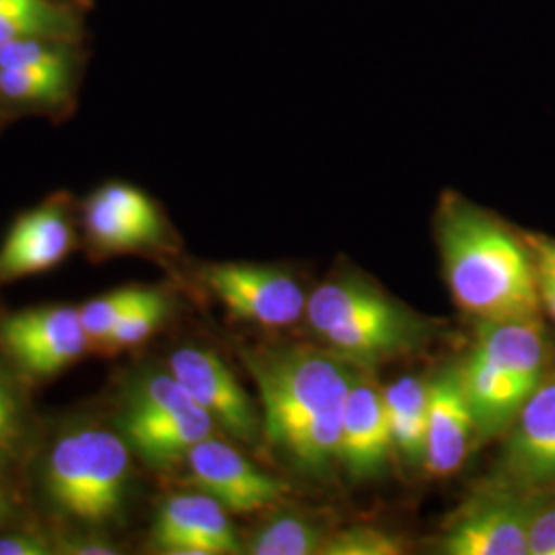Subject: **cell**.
Instances as JSON below:
<instances>
[{"instance_id": "obj_25", "label": "cell", "mask_w": 555, "mask_h": 555, "mask_svg": "<svg viewBox=\"0 0 555 555\" xmlns=\"http://www.w3.org/2000/svg\"><path fill=\"white\" fill-rule=\"evenodd\" d=\"M533 256L539 298L555 319V241L533 238Z\"/></svg>"}, {"instance_id": "obj_31", "label": "cell", "mask_w": 555, "mask_h": 555, "mask_svg": "<svg viewBox=\"0 0 555 555\" xmlns=\"http://www.w3.org/2000/svg\"><path fill=\"white\" fill-rule=\"evenodd\" d=\"M11 518H13V506H11L9 494L4 492V488H2V483H0V527H2L4 522H9Z\"/></svg>"}, {"instance_id": "obj_23", "label": "cell", "mask_w": 555, "mask_h": 555, "mask_svg": "<svg viewBox=\"0 0 555 555\" xmlns=\"http://www.w3.org/2000/svg\"><path fill=\"white\" fill-rule=\"evenodd\" d=\"M403 554V541L380 527L358 525L327 537L321 555H399Z\"/></svg>"}, {"instance_id": "obj_6", "label": "cell", "mask_w": 555, "mask_h": 555, "mask_svg": "<svg viewBox=\"0 0 555 555\" xmlns=\"http://www.w3.org/2000/svg\"><path fill=\"white\" fill-rule=\"evenodd\" d=\"M204 284L231 315L261 327H286L305 318L307 297L286 272L254 263L206 266Z\"/></svg>"}, {"instance_id": "obj_26", "label": "cell", "mask_w": 555, "mask_h": 555, "mask_svg": "<svg viewBox=\"0 0 555 555\" xmlns=\"http://www.w3.org/2000/svg\"><path fill=\"white\" fill-rule=\"evenodd\" d=\"M529 554L555 555V504L531 513Z\"/></svg>"}, {"instance_id": "obj_9", "label": "cell", "mask_w": 555, "mask_h": 555, "mask_svg": "<svg viewBox=\"0 0 555 555\" xmlns=\"http://www.w3.org/2000/svg\"><path fill=\"white\" fill-rule=\"evenodd\" d=\"M85 231L101 254H130L157 245L163 238L159 208L139 188L105 183L85 206Z\"/></svg>"}, {"instance_id": "obj_30", "label": "cell", "mask_w": 555, "mask_h": 555, "mask_svg": "<svg viewBox=\"0 0 555 555\" xmlns=\"http://www.w3.org/2000/svg\"><path fill=\"white\" fill-rule=\"evenodd\" d=\"M23 426L0 420V465L15 461L20 455Z\"/></svg>"}, {"instance_id": "obj_29", "label": "cell", "mask_w": 555, "mask_h": 555, "mask_svg": "<svg viewBox=\"0 0 555 555\" xmlns=\"http://www.w3.org/2000/svg\"><path fill=\"white\" fill-rule=\"evenodd\" d=\"M0 420L23 426V403L15 380L0 366Z\"/></svg>"}, {"instance_id": "obj_2", "label": "cell", "mask_w": 555, "mask_h": 555, "mask_svg": "<svg viewBox=\"0 0 555 555\" xmlns=\"http://www.w3.org/2000/svg\"><path fill=\"white\" fill-rule=\"evenodd\" d=\"M437 229L447 282L463 311L479 321L537 319L535 263L504 224L447 192Z\"/></svg>"}, {"instance_id": "obj_13", "label": "cell", "mask_w": 555, "mask_h": 555, "mask_svg": "<svg viewBox=\"0 0 555 555\" xmlns=\"http://www.w3.org/2000/svg\"><path fill=\"white\" fill-rule=\"evenodd\" d=\"M476 424L463 389L461 366H447L430 380L424 467L433 476L455 474L469 453Z\"/></svg>"}, {"instance_id": "obj_17", "label": "cell", "mask_w": 555, "mask_h": 555, "mask_svg": "<svg viewBox=\"0 0 555 555\" xmlns=\"http://www.w3.org/2000/svg\"><path fill=\"white\" fill-rule=\"evenodd\" d=\"M383 399L393 438V451L414 467L424 465L430 383L412 375L397 378L383 391Z\"/></svg>"}, {"instance_id": "obj_10", "label": "cell", "mask_w": 555, "mask_h": 555, "mask_svg": "<svg viewBox=\"0 0 555 555\" xmlns=\"http://www.w3.org/2000/svg\"><path fill=\"white\" fill-rule=\"evenodd\" d=\"M153 545L169 555H227L241 552L227 508L215 498L194 492L163 502L153 525Z\"/></svg>"}, {"instance_id": "obj_21", "label": "cell", "mask_w": 555, "mask_h": 555, "mask_svg": "<svg viewBox=\"0 0 555 555\" xmlns=\"http://www.w3.org/2000/svg\"><path fill=\"white\" fill-rule=\"evenodd\" d=\"M167 297L159 291H153L139 307H134L128 315L119 319L118 325L109 332V336L101 341V350H105L107 354H116L121 350L140 346L159 330L160 323L167 318Z\"/></svg>"}, {"instance_id": "obj_8", "label": "cell", "mask_w": 555, "mask_h": 555, "mask_svg": "<svg viewBox=\"0 0 555 555\" xmlns=\"http://www.w3.org/2000/svg\"><path fill=\"white\" fill-rule=\"evenodd\" d=\"M169 373L224 433L241 442L258 440L261 428L256 405L215 352L198 346L178 348L169 358Z\"/></svg>"}, {"instance_id": "obj_15", "label": "cell", "mask_w": 555, "mask_h": 555, "mask_svg": "<svg viewBox=\"0 0 555 555\" xmlns=\"http://www.w3.org/2000/svg\"><path fill=\"white\" fill-rule=\"evenodd\" d=\"M513 438L506 449V467L525 486H543L555 479V375L541 380L516 414Z\"/></svg>"}, {"instance_id": "obj_24", "label": "cell", "mask_w": 555, "mask_h": 555, "mask_svg": "<svg viewBox=\"0 0 555 555\" xmlns=\"http://www.w3.org/2000/svg\"><path fill=\"white\" fill-rule=\"evenodd\" d=\"M75 64L70 41L21 40L0 46V68H48Z\"/></svg>"}, {"instance_id": "obj_14", "label": "cell", "mask_w": 555, "mask_h": 555, "mask_svg": "<svg viewBox=\"0 0 555 555\" xmlns=\"http://www.w3.org/2000/svg\"><path fill=\"white\" fill-rule=\"evenodd\" d=\"M391 453L393 438L383 391L357 373L341 416L339 461L352 476L366 479L387 467Z\"/></svg>"}, {"instance_id": "obj_32", "label": "cell", "mask_w": 555, "mask_h": 555, "mask_svg": "<svg viewBox=\"0 0 555 555\" xmlns=\"http://www.w3.org/2000/svg\"><path fill=\"white\" fill-rule=\"evenodd\" d=\"M34 2H36V0H0V17L7 15V13H11V11H15V9H21V7L34 4Z\"/></svg>"}, {"instance_id": "obj_5", "label": "cell", "mask_w": 555, "mask_h": 555, "mask_svg": "<svg viewBox=\"0 0 555 555\" xmlns=\"http://www.w3.org/2000/svg\"><path fill=\"white\" fill-rule=\"evenodd\" d=\"M0 344L21 371L34 378L59 375L93 346L80 309L64 305L9 315L0 325Z\"/></svg>"}, {"instance_id": "obj_19", "label": "cell", "mask_w": 555, "mask_h": 555, "mask_svg": "<svg viewBox=\"0 0 555 555\" xmlns=\"http://www.w3.org/2000/svg\"><path fill=\"white\" fill-rule=\"evenodd\" d=\"M327 535L302 516H276L266 522L247 545L254 555H321Z\"/></svg>"}, {"instance_id": "obj_11", "label": "cell", "mask_w": 555, "mask_h": 555, "mask_svg": "<svg viewBox=\"0 0 555 555\" xmlns=\"http://www.w3.org/2000/svg\"><path fill=\"white\" fill-rule=\"evenodd\" d=\"M75 247V231L64 198L48 199L13 224L0 247V282L56 268Z\"/></svg>"}, {"instance_id": "obj_28", "label": "cell", "mask_w": 555, "mask_h": 555, "mask_svg": "<svg viewBox=\"0 0 555 555\" xmlns=\"http://www.w3.org/2000/svg\"><path fill=\"white\" fill-rule=\"evenodd\" d=\"M54 552L50 541L38 533L0 537V555H48Z\"/></svg>"}, {"instance_id": "obj_1", "label": "cell", "mask_w": 555, "mask_h": 555, "mask_svg": "<svg viewBox=\"0 0 555 555\" xmlns=\"http://www.w3.org/2000/svg\"><path fill=\"white\" fill-rule=\"evenodd\" d=\"M263 405V433L295 469L321 476L339 461L341 416L357 377L330 350L278 346L245 352Z\"/></svg>"}, {"instance_id": "obj_4", "label": "cell", "mask_w": 555, "mask_h": 555, "mask_svg": "<svg viewBox=\"0 0 555 555\" xmlns=\"http://www.w3.org/2000/svg\"><path fill=\"white\" fill-rule=\"evenodd\" d=\"M130 481V447L103 426L60 435L43 463V494L64 518L91 527L121 518Z\"/></svg>"}, {"instance_id": "obj_12", "label": "cell", "mask_w": 555, "mask_h": 555, "mask_svg": "<svg viewBox=\"0 0 555 555\" xmlns=\"http://www.w3.org/2000/svg\"><path fill=\"white\" fill-rule=\"evenodd\" d=\"M531 513L513 498L476 500L456 516L440 541L449 555H527Z\"/></svg>"}, {"instance_id": "obj_18", "label": "cell", "mask_w": 555, "mask_h": 555, "mask_svg": "<svg viewBox=\"0 0 555 555\" xmlns=\"http://www.w3.org/2000/svg\"><path fill=\"white\" fill-rule=\"evenodd\" d=\"M77 13L56 0H36L0 17V46L21 40L73 41L79 38Z\"/></svg>"}, {"instance_id": "obj_3", "label": "cell", "mask_w": 555, "mask_h": 555, "mask_svg": "<svg viewBox=\"0 0 555 555\" xmlns=\"http://www.w3.org/2000/svg\"><path fill=\"white\" fill-rule=\"evenodd\" d=\"M305 318L330 352L357 369L412 354L430 334L426 321L375 286L348 278L321 284L307 298Z\"/></svg>"}, {"instance_id": "obj_7", "label": "cell", "mask_w": 555, "mask_h": 555, "mask_svg": "<svg viewBox=\"0 0 555 555\" xmlns=\"http://www.w3.org/2000/svg\"><path fill=\"white\" fill-rule=\"evenodd\" d=\"M190 479L199 492L215 498L227 513L251 515L276 506L284 486L268 476L237 449L210 437L198 442L185 456Z\"/></svg>"}, {"instance_id": "obj_20", "label": "cell", "mask_w": 555, "mask_h": 555, "mask_svg": "<svg viewBox=\"0 0 555 555\" xmlns=\"http://www.w3.org/2000/svg\"><path fill=\"white\" fill-rule=\"evenodd\" d=\"M70 66L0 68V95L15 103H56L66 98L73 82Z\"/></svg>"}, {"instance_id": "obj_22", "label": "cell", "mask_w": 555, "mask_h": 555, "mask_svg": "<svg viewBox=\"0 0 555 555\" xmlns=\"http://www.w3.org/2000/svg\"><path fill=\"white\" fill-rule=\"evenodd\" d=\"M151 293L153 288L128 286V288H118L107 295H101L82 305L80 318L87 334L91 337V344L100 346L101 341L109 336V332L118 325L119 319L128 315L134 307H139Z\"/></svg>"}, {"instance_id": "obj_16", "label": "cell", "mask_w": 555, "mask_h": 555, "mask_svg": "<svg viewBox=\"0 0 555 555\" xmlns=\"http://www.w3.org/2000/svg\"><path fill=\"white\" fill-rule=\"evenodd\" d=\"M198 405L178 378L167 373H151L137 378L121 401L119 433L130 451H139L151 437L159 435L165 426Z\"/></svg>"}, {"instance_id": "obj_27", "label": "cell", "mask_w": 555, "mask_h": 555, "mask_svg": "<svg viewBox=\"0 0 555 555\" xmlns=\"http://www.w3.org/2000/svg\"><path fill=\"white\" fill-rule=\"evenodd\" d=\"M59 552L73 555H114L118 554V547L114 541L98 533H82L64 539L60 543Z\"/></svg>"}]
</instances>
